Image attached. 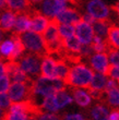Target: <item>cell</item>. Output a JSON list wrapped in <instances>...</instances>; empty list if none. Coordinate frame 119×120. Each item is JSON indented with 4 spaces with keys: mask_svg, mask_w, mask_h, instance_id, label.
Wrapping results in <instances>:
<instances>
[{
    "mask_svg": "<svg viewBox=\"0 0 119 120\" xmlns=\"http://www.w3.org/2000/svg\"><path fill=\"white\" fill-rule=\"evenodd\" d=\"M94 71L85 63L79 62L70 66L69 72L67 74L63 83L67 87L74 89H88L92 81Z\"/></svg>",
    "mask_w": 119,
    "mask_h": 120,
    "instance_id": "cell-1",
    "label": "cell"
},
{
    "mask_svg": "<svg viewBox=\"0 0 119 120\" xmlns=\"http://www.w3.org/2000/svg\"><path fill=\"white\" fill-rule=\"evenodd\" d=\"M67 89L63 81L59 79H50L39 75L32 82V93L33 97L32 101H35L36 97H46L49 95H54L60 90Z\"/></svg>",
    "mask_w": 119,
    "mask_h": 120,
    "instance_id": "cell-2",
    "label": "cell"
},
{
    "mask_svg": "<svg viewBox=\"0 0 119 120\" xmlns=\"http://www.w3.org/2000/svg\"><path fill=\"white\" fill-rule=\"evenodd\" d=\"M20 38L23 43L25 50L28 52L38 55L41 57L46 56V47H45V41L42 34L35 33L32 31L24 32L22 34H20Z\"/></svg>",
    "mask_w": 119,
    "mask_h": 120,
    "instance_id": "cell-3",
    "label": "cell"
},
{
    "mask_svg": "<svg viewBox=\"0 0 119 120\" xmlns=\"http://www.w3.org/2000/svg\"><path fill=\"white\" fill-rule=\"evenodd\" d=\"M41 60L42 57L38 55L27 52L24 54L22 57L18 60L19 66L23 72L32 80L41 75Z\"/></svg>",
    "mask_w": 119,
    "mask_h": 120,
    "instance_id": "cell-4",
    "label": "cell"
},
{
    "mask_svg": "<svg viewBox=\"0 0 119 120\" xmlns=\"http://www.w3.org/2000/svg\"><path fill=\"white\" fill-rule=\"evenodd\" d=\"M32 82H13L12 84H10L7 92L11 103L32 99Z\"/></svg>",
    "mask_w": 119,
    "mask_h": 120,
    "instance_id": "cell-5",
    "label": "cell"
},
{
    "mask_svg": "<svg viewBox=\"0 0 119 120\" xmlns=\"http://www.w3.org/2000/svg\"><path fill=\"white\" fill-rule=\"evenodd\" d=\"M86 13L96 21H109L110 8L103 0H88L86 3Z\"/></svg>",
    "mask_w": 119,
    "mask_h": 120,
    "instance_id": "cell-6",
    "label": "cell"
},
{
    "mask_svg": "<svg viewBox=\"0 0 119 120\" xmlns=\"http://www.w3.org/2000/svg\"><path fill=\"white\" fill-rule=\"evenodd\" d=\"M30 20H31V26H30V31L38 33V34H43L44 31L47 29L48 24H49L50 20L43 15L37 9L31 8L27 11Z\"/></svg>",
    "mask_w": 119,
    "mask_h": 120,
    "instance_id": "cell-7",
    "label": "cell"
},
{
    "mask_svg": "<svg viewBox=\"0 0 119 120\" xmlns=\"http://www.w3.org/2000/svg\"><path fill=\"white\" fill-rule=\"evenodd\" d=\"M69 3L61 2V1H57V0H43L41 2L39 9H37L39 12L45 15L48 19H54L58 13L66 7H68Z\"/></svg>",
    "mask_w": 119,
    "mask_h": 120,
    "instance_id": "cell-8",
    "label": "cell"
},
{
    "mask_svg": "<svg viewBox=\"0 0 119 120\" xmlns=\"http://www.w3.org/2000/svg\"><path fill=\"white\" fill-rule=\"evenodd\" d=\"M74 35L82 45H91L94 37L93 27L91 24L80 20L74 24Z\"/></svg>",
    "mask_w": 119,
    "mask_h": 120,
    "instance_id": "cell-9",
    "label": "cell"
},
{
    "mask_svg": "<svg viewBox=\"0 0 119 120\" xmlns=\"http://www.w3.org/2000/svg\"><path fill=\"white\" fill-rule=\"evenodd\" d=\"M81 16L82 14L79 12L77 8L66 7L54 19L56 20V22L58 24H71V25H74L75 23L81 20Z\"/></svg>",
    "mask_w": 119,
    "mask_h": 120,
    "instance_id": "cell-10",
    "label": "cell"
},
{
    "mask_svg": "<svg viewBox=\"0 0 119 120\" xmlns=\"http://www.w3.org/2000/svg\"><path fill=\"white\" fill-rule=\"evenodd\" d=\"M88 62L92 70H95L98 73H103L106 75L108 67H109V60L107 52H94L88 58Z\"/></svg>",
    "mask_w": 119,
    "mask_h": 120,
    "instance_id": "cell-11",
    "label": "cell"
},
{
    "mask_svg": "<svg viewBox=\"0 0 119 120\" xmlns=\"http://www.w3.org/2000/svg\"><path fill=\"white\" fill-rule=\"evenodd\" d=\"M56 58L54 56L46 55L42 57L41 60V75L50 79H56L55 78V71H56Z\"/></svg>",
    "mask_w": 119,
    "mask_h": 120,
    "instance_id": "cell-12",
    "label": "cell"
},
{
    "mask_svg": "<svg viewBox=\"0 0 119 120\" xmlns=\"http://www.w3.org/2000/svg\"><path fill=\"white\" fill-rule=\"evenodd\" d=\"M30 26H31V20L27 12L22 13H16L15 16V22L12 30V34L20 35L24 33V32L30 31Z\"/></svg>",
    "mask_w": 119,
    "mask_h": 120,
    "instance_id": "cell-13",
    "label": "cell"
},
{
    "mask_svg": "<svg viewBox=\"0 0 119 120\" xmlns=\"http://www.w3.org/2000/svg\"><path fill=\"white\" fill-rule=\"evenodd\" d=\"M70 90L72 93V99L73 101H75L77 105L83 108H88L91 106L92 97L90 96L88 91H84L82 89H74V87H70Z\"/></svg>",
    "mask_w": 119,
    "mask_h": 120,
    "instance_id": "cell-14",
    "label": "cell"
},
{
    "mask_svg": "<svg viewBox=\"0 0 119 120\" xmlns=\"http://www.w3.org/2000/svg\"><path fill=\"white\" fill-rule=\"evenodd\" d=\"M16 13L10 9H4L0 14V30L2 32H11L14 26Z\"/></svg>",
    "mask_w": 119,
    "mask_h": 120,
    "instance_id": "cell-15",
    "label": "cell"
},
{
    "mask_svg": "<svg viewBox=\"0 0 119 120\" xmlns=\"http://www.w3.org/2000/svg\"><path fill=\"white\" fill-rule=\"evenodd\" d=\"M102 103H105L107 107L119 109V86L105 91Z\"/></svg>",
    "mask_w": 119,
    "mask_h": 120,
    "instance_id": "cell-16",
    "label": "cell"
},
{
    "mask_svg": "<svg viewBox=\"0 0 119 120\" xmlns=\"http://www.w3.org/2000/svg\"><path fill=\"white\" fill-rule=\"evenodd\" d=\"M11 38H12V41H13L14 47H13L12 52L9 56V58L7 59V61H18L25 54V48L23 46V43L21 41V38H20V35L11 34Z\"/></svg>",
    "mask_w": 119,
    "mask_h": 120,
    "instance_id": "cell-17",
    "label": "cell"
},
{
    "mask_svg": "<svg viewBox=\"0 0 119 120\" xmlns=\"http://www.w3.org/2000/svg\"><path fill=\"white\" fill-rule=\"evenodd\" d=\"M7 8L15 13L27 12L32 8L28 0H6Z\"/></svg>",
    "mask_w": 119,
    "mask_h": 120,
    "instance_id": "cell-18",
    "label": "cell"
},
{
    "mask_svg": "<svg viewBox=\"0 0 119 120\" xmlns=\"http://www.w3.org/2000/svg\"><path fill=\"white\" fill-rule=\"evenodd\" d=\"M106 43L109 48L119 50V26L115 24H110L108 33H107Z\"/></svg>",
    "mask_w": 119,
    "mask_h": 120,
    "instance_id": "cell-19",
    "label": "cell"
},
{
    "mask_svg": "<svg viewBox=\"0 0 119 120\" xmlns=\"http://www.w3.org/2000/svg\"><path fill=\"white\" fill-rule=\"evenodd\" d=\"M90 115L92 117V120H108L109 110L107 106H105L103 103H100L92 107Z\"/></svg>",
    "mask_w": 119,
    "mask_h": 120,
    "instance_id": "cell-20",
    "label": "cell"
},
{
    "mask_svg": "<svg viewBox=\"0 0 119 120\" xmlns=\"http://www.w3.org/2000/svg\"><path fill=\"white\" fill-rule=\"evenodd\" d=\"M107 78L105 74L103 73H94L93 74V78H92V81L88 85V90H94V91H105V87H106V83H107Z\"/></svg>",
    "mask_w": 119,
    "mask_h": 120,
    "instance_id": "cell-21",
    "label": "cell"
},
{
    "mask_svg": "<svg viewBox=\"0 0 119 120\" xmlns=\"http://www.w3.org/2000/svg\"><path fill=\"white\" fill-rule=\"evenodd\" d=\"M110 24H111L110 21H96L95 20L94 23L92 24L94 35L100 37L104 41H106L107 33H108V29H109Z\"/></svg>",
    "mask_w": 119,
    "mask_h": 120,
    "instance_id": "cell-22",
    "label": "cell"
},
{
    "mask_svg": "<svg viewBox=\"0 0 119 120\" xmlns=\"http://www.w3.org/2000/svg\"><path fill=\"white\" fill-rule=\"evenodd\" d=\"M54 97H55V101H56L59 109L66 107V106L70 105L72 101H73L72 96L68 93L67 89H63V90H60V91L56 92V93L54 94Z\"/></svg>",
    "mask_w": 119,
    "mask_h": 120,
    "instance_id": "cell-23",
    "label": "cell"
},
{
    "mask_svg": "<svg viewBox=\"0 0 119 120\" xmlns=\"http://www.w3.org/2000/svg\"><path fill=\"white\" fill-rule=\"evenodd\" d=\"M30 117H31L30 115L22 110L9 108L8 110L4 111L2 120H28Z\"/></svg>",
    "mask_w": 119,
    "mask_h": 120,
    "instance_id": "cell-24",
    "label": "cell"
},
{
    "mask_svg": "<svg viewBox=\"0 0 119 120\" xmlns=\"http://www.w3.org/2000/svg\"><path fill=\"white\" fill-rule=\"evenodd\" d=\"M39 106H41V109L43 111L45 110L47 112H54V114H57V111H59V107L55 101L54 95H49V96L44 97Z\"/></svg>",
    "mask_w": 119,
    "mask_h": 120,
    "instance_id": "cell-25",
    "label": "cell"
},
{
    "mask_svg": "<svg viewBox=\"0 0 119 120\" xmlns=\"http://www.w3.org/2000/svg\"><path fill=\"white\" fill-rule=\"evenodd\" d=\"M56 71H55V78L56 79H59L61 81L66 79L67 74L69 72L70 69V64L65 61L62 59H57L56 58Z\"/></svg>",
    "mask_w": 119,
    "mask_h": 120,
    "instance_id": "cell-26",
    "label": "cell"
},
{
    "mask_svg": "<svg viewBox=\"0 0 119 120\" xmlns=\"http://www.w3.org/2000/svg\"><path fill=\"white\" fill-rule=\"evenodd\" d=\"M91 47L94 52H107L108 48H109L106 41H104V39H102L98 36H95V35L91 43Z\"/></svg>",
    "mask_w": 119,
    "mask_h": 120,
    "instance_id": "cell-27",
    "label": "cell"
},
{
    "mask_svg": "<svg viewBox=\"0 0 119 120\" xmlns=\"http://www.w3.org/2000/svg\"><path fill=\"white\" fill-rule=\"evenodd\" d=\"M13 47H14V44H13V41L11 37L9 39H6V41L0 43V54H1L3 59L9 58V56L11 55V52L13 50Z\"/></svg>",
    "mask_w": 119,
    "mask_h": 120,
    "instance_id": "cell-28",
    "label": "cell"
},
{
    "mask_svg": "<svg viewBox=\"0 0 119 120\" xmlns=\"http://www.w3.org/2000/svg\"><path fill=\"white\" fill-rule=\"evenodd\" d=\"M9 78H10V80H12L13 82H32V81H33V80L30 79L22 70H21L20 66L10 74Z\"/></svg>",
    "mask_w": 119,
    "mask_h": 120,
    "instance_id": "cell-29",
    "label": "cell"
},
{
    "mask_svg": "<svg viewBox=\"0 0 119 120\" xmlns=\"http://www.w3.org/2000/svg\"><path fill=\"white\" fill-rule=\"evenodd\" d=\"M58 33L61 38L70 37L74 35V25L71 24H58Z\"/></svg>",
    "mask_w": 119,
    "mask_h": 120,
    "instance_id": "cell-30",
    "label": "cell"
},
{
    "mask_svg": "<svg viewBox=\"0 0 119 120\" xmlns=\"http://www.w3.org/2000/svg\"><path fill=\"white\" fill-rule=\"evenodd\" d=\"M107 56H108V60H109L110 64H115V66L119 67V50L118 49L108 48Z\"/></svg>",
    "mask_w": 119,
    "mask_h": 120,
    "instance_id": "cell-31",
    "label": "cell"
},
{
    "mask_svg": "<svg viewBox=\"0 0 119 120\" xmlns=\"http://www.w3.org/2000/svg\"><path fill=\"white\" fill-rule=\"evenodd\" d=\"M11 105V101H10L9 96L7 93H0V109L2 110H8Z\"/></svg>",
    "mask_w": 119,
    "mask_h": 120,
    "instance_id": "cell-32",
    "label": "cell"
},
{
    "mask_svg": "<svg viewBox=\"0 0 119 120\" xmlns=\"http://www.w3.org/2000/svg\"><path fill=\"white\" fill-rule=\"evenodd\" d=\"M106 76L109 78V79H113L117 81V79L119 78V67L115 66V64H109L108 70H107V73H106Z\"/></svg>",
    "mask_w": 119,
    "mask_h": 120,
    "instance_id": "cell-33",
    "label": "cell"
},
{
    "mask_svg": "<svg viewBox=\"0 0 119 120\" xmlns=\"http://www.w3.org/2000/svg\"><path fill=\"white\" fill-rule=\"evenodd\" d=\"M10 86V78L7 74L0 76V93H6Z\"/></svg>",
    "mask_w": 119,
    "mask_h": 120,
    "instance_id": "cell-34",
    "label": "cell"
},
{
    "mask_svg": "<svg viewBox=\"0 0 119 120\" xmlns=\"http://www.w3.org/2000/svg\"><path fill=\"white\" fill-rule=\"evenodd\" d=\"M94 54V51L92 49L91 45H82L81 46V50H80V56L82 57V59L84 58H90L92 55Z\"/></svg>",
    "mask_w": 119,
    "mask_h": 120,
    "instance_id": "cell-35",
    "label": "cell"
},
{
    "mask_svg": "<svg viewBox=\"0 0 119 120\" xmlns=\"http://www.w3.org/2000/svg\"><path fill=\"white\" fill-rule=\"evenodd\" d=\"M37 120H61V116L54 112H42L37 117Z\"/></svg>",
    "mask_w": 119,
    "mask_h": 120,
    "instance_id": "cell-36",
    "label": "cell"
},
{
    "mask_svg": "<svg viewBox=\"0 0 119 120\" xmlns=\"http://www.w3.org/2000/svg\"><path fill=\"white\" fill-rule=\"evenodd\" d=\"M61 120H86L81 114H67L61 117Z\"/></svg>",
    "mask_w": 119,
    "mask_h": 120,
    "instance_id": "cell-37",
    "label": "cell"
},
{
    "mask_svg": "<svg viewBox=\"0 0 119 120\" xmlns=\"http://www.w3.org/2000/svg\"><path fill=\"white\" fill-rule=\"evenodd\" d=\"M81 20L82 21H84V22H86V23H88V24H93V23H94V21L95 20L93 19V18H92L91 15H90V14H88V13H83V14H82V16H81Z\"/></svg>",
    "mask_w": 119,
    "mask_h": 120,
    "instance_id": "cell-38",
    "label": "cell"
},
{
    "mask_svg": "<svg viewBox=\"0 0 119 120\" xmlns=\"http://www.w3.org/2000/svg\"><path fill=\"white\" fill-rule=\"evenodd\" d=\"M108 120H119V109H113L109 111Z\"/></svg>",
    "mask_w": 119,
    "mask_h": 120,
    "instance_id": "cell-39",
    "label": "cell"
},
{
    "mask_svg": "<svg viewBox=\"0 0 119 120\" xmlns=\"http://www.w3.org/2000/svg\"><path fill=\"white\" fill-rule=\"evenodd\" d=\"M111 10L117 14V18H118V20H119V1L116 4H114V6L111 7Z\"/></svg>",
    "mask_w": 119,
    "mask_h": 120,
    "instance_id": "cell-40",
    "label": "cell"
},
{
    "mask_svg": "<svg viewBox=\"0 0 119 120\" xmlns=\"http://www.w3.org/2000/svg\"><path fill=\"white\" fill-rule=\"evenodd\" d=\"M69 4L77 7V8H80L81 6V0H69Z\"/></svg>",
    "mask_w": 119,
    "mask_h": 120,
    "instance_id": "cell-41",
    "label": "cell"
},
{
    "mask_svg": "<svg viewBox=\"0 0 119 120\" xmlns=\"http://www.w3.org/2000/svg\"><path fill=\"white\" fill-rule=\"evenodd\" d=\"M4 74V62L0 61V76Z\"/></svg>",
    "mask_w": 119,
    "mask_h": 120,
    "instance_id": "cell-42",
    "label": "cell"
},
{
    "mask_svg": "<svg viewBox=\"0 0 119 120\" xmlns=\"http://www.w3.org/2000/svg\"><path fill=\"white\" fill-rule=\"evenodd\" d=\"M4 9H7L6 0H0V10H4Z\"/></svg>",
    "mask_w": 119,
    "mask_h": 120,
    "instance_id": "cell-43",
    "label": "cell"
},
{
    "mask_svg": "<svg viewBox=\"0 0 119 120\" xmlns=\"http://www.w3.org/2000/svg\"><path fill=\"white\" fill-rule=\"evenodd\" d=\"M31 4H35V3H41L43 0H28Z\"/></svg>",
    "mask_w": 119,
    "mask_h": 120,
    "instance_id": "cell-44",
    "label": "cell"
},
{
    "mask_svg": "<svg viewBox=\"0 0 119 120\" xmlns=\"http://www.w3.org/2000/svg\"><path fill=\"white\" fill-rule=\"evenodd\" d=\"M2 38H3V32L0 30V43L2 41Z\"/></svg>",
    "mask_w": 119,
    "mask_h": 120,
    "instance_id": "cell-45",
    "label": "cell"
},
{
    "mask_svg": "<svg viewBox=\"0 0 119 120\" xmlns=\"http://www.w3.org/2000/svg\"><path fill=\"white\" fill-rule=\"evenodd\" d=\"M57 1H61V2H66V3H69V0H57Z\"/></svg>",
    "mask_w": 119,
    "mask_h": 120,
    "instance_id": "cell-46",
    "label": "cell"
},
{
    "mask_svg": "<svg viewBox=\"0 0 119 120\" xmlns=\"http://www.w3.org/2000/svg\"><path fill=\"white\" fill-rule=\"evenodd\" d=\"M3 60V58H2V56H1V54H0V61H2Z\"/></svg>",
    "mask_w": 119,
    "mask_h": 120,
    "instance_id": "cell-47",
    "label": "cell"
},
{
    "mask_svg": "<svg viewBox=\"0 0 119 120\" xmlns=\"http://www.w3.org/2000/svg\"><path fill=\"white\" fill-rule=\"evenodd\" d=\"M117 84H118V86H119V78L117 79Z\"/></svg>",
    "mask_w": 119,
    "mask_h": 120,
    "instance_id": "cell-48",
    "label": "cell"
}]
</instances>
